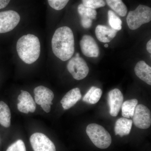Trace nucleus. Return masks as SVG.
Returning <instances> with one entry per match:
<instances>
[{"mask_svg":"<svg viewBox=\"0 0 151 151\" xmlns=\"http://www.w3.org/2000/svg\"><path fill=\"white\" fill-rule=\"evenodd\" d=\"M104 46H105V47H108V44H105V45H104Z\"/></svg>","mask_w":151,"mask_h":151,"instance_id":"obj_28","label":"nucleus"},{"mask_svg":"<svg viewBox=\"0 0 151 151\" xmlns=\"http://www.w3.org/2000/svg\"><path fill=\"white\" fill-rule=\"evenodd\" d=\"M136 75L149 85H151V68L143 60L138 62L134 68Z\"/></svg>","mask_w":151,"mask_h":151,"instance_id":"obj_16","label":"nucleus"},{"mask_svg":"<svg viewBox=\"0 0 151 151\" xmlns=\"http://www.w3.org/2000/svg\"><path fill=\"white\" fill-rule=\"evenodd\" d=\"M70 59L67 64V69L73 78L81 80L86 77L89 73V67L79 53H76L75 56Z\"/></svg>","mask_w":151,"mask_h":151,"instance_id":"obj_5","label":"nucleus"},{"mask_svg":"<svg viewBox=\"0 0 151 151\" xmlns=\"http://www.w3.org/2000/svg\"><path fill=\"white\" fill-rule=\"evenodd\" d=\"M132 118L135 126L139 129H148L151 126V112L145 105H137Z\"/></svg>","mask_w":151,"mask_h":151,"instance_id":"obj_8","label":"nucleus"},{"mask_svg":"<svg viewBox=\"0 0 151 151\" xmlns=\"http://www.w3.org/2000/svg\"><path fill=\"white\" fill-rule=\"evenodd\" d=\"M51 45L55 55L62 61L71 58L75 50L74 35L71 29L66 26L57 29L52 39Z\"/></svg>","mask_w":151,"mask_h":151,"instance_id":"obj_1","label":"nucleus"},{"mask_svg":"<svg viewBox=\"0 0 151 151\" xmlns=\"http://www.w3.org/2000/svg\"><path fill=\"white\" fill-rule=\"evenodd\" d=\"M133 121L126 118H121L117 120L115 124V134L121 137L127 136L130 134L132 129Z\"/></svg>","mask_w":151,"mask_h":151,"instance_id":"obj_17","label":"nucleus"},{"mask_svg":"<svg viewBox=\"0 0 151 151\" xmlns=\"http://www.w3.org/2000/svg\"><path fill=\"white\" fill-rule=\"evenodd\" d=\"M138 103V100L136 99L128 100L123 103L122 106V116L127 119L133 117Z\"/></svg>","mask_w":151,"mask_h":151,"instance_id":"obj_20","label":"nucleus"},{"mask_svg":"<svg viewBox=\"0 0 151 151\" xmlns=\"http://www.w3.org/2000/svg\"><path fill=\"white\" fill-rule=\"evenodd\" d=\"M83 5L93 9L103 7L105 6L104 0H82Z\"/></svg>","mask_w":151,"mask_h":151,"instance_id":"obj_23","label":"nucleus"},{"mask_svg":"<svg viewBox=\"0 0 151 151\" xmlns=\"http://www.w3.org/2000/svg\"><path fill=\"white\" fill-rule=\"evenodd\" d=\"M107 4L121 17H125L127 13V6L122 0H106Z\"/></svg>","mask_w":151,"mask_h":151,"instance_id":"obj_21","label":"nucleus"},{"mask_svg":"<svg viewBox=\"0 0 151 151\" xmlns=\"http://www.w3.org/2000/svg\"><path fill=\"white\" fill-rule=\"evenodd\" d=\"M95 35L100 42L107 43L116 37L117 32L112 28L103 25H97L95 29Z\"/></svg>","mask_w":151,"mask_h":151,"instance_id":"obj_15","label":"nucleus"},{"mask_svg":"<svg viewBox=\"0 0 151 151\" xmlns=\"http://www.w3.org/2000/svg\"><path fill=\"white\" fill-rule=\"evenodd\" d=\"M102 93V90L100 88L92 86L85 94L82 100L84 102L89 104H96L100 100Z\"/></svg>","mask_w":151,"mask_h":151,"instance_id":"obj_19","label":"nucleus"},{"mask_svg":"<svg viewBox=\"0 0 151 151\" xmlns=\"http://www.w3.org/2000/svg\"><path fill=\"white\" fill-rule=\"evenodd\" d=\"M17 50L20 59L27 64H32L38 59L40 54L39 39L34 35L22 36L18 40Z\"/></svg>","mask_w":151,"mask_h":151,"instance_id":"obj_2","label":"nucleus"},{"mask_svg":"<svg viewBox=\"0 0 151 151\" xmlns=\"http://www.w3.org/2000/svg\"><path fill=\"white\" fill-rule=\"evenodd\" d=\"M123 101L124 96L119 89H113L108 93V104L111 116L116 117L118 116L122 108Z\"/></svg>","mask_w":151,"mask_h":151,"instance_id":"obj_11","label":"nucleus"},{"mask_svg":"<svg viewBox=\"0 0 151 151\" xmlns=\"http://www.w3.org/2000/svg\"><path fill=\"white\" fill-rule=\"evenodd\" d=\"M6 151H26V149L23 141L19 139L11 145Z\"/></svg>","mask_w":151,"mask_h":151,"instance_id":"obj_25","label":"nucleus"},{"mask_svg":"<svg viewBox=\"0 0 151 151\" xmlns=\"http://www.w3.org/2000/svg\"><path fill=\"white\" fill-rule=\"evenodd\" d=\"M34 92L36 103L40 105L45 112L49 113L54 97L52 91L45 86H40L36 87Z\"/></svg>","mask_w":151,"mask_h":151,"instance_id":"obj_6","label":"nucleus"},{"mask_svg":"<svg viewBox=\"0 0 151 151\" xmlns=\"http://www.w3.org/2000/svg\"><path fill=\"white\" fill-rule=\"evenodd\" d=\"M80 45L81 51L85 56L90 58H97L99 56V47L91 36L84 35L80 41Z\"/></svg>","mask_w":151,"mask_h":151,"instance_id":"obj_10","label":"nucleus"},{"mask_svg":"<svg viewBox=\"0 0 151 151\" xmlns=\"http://www.w3.org/2000/svg\"><path fill=\"white\" fill-rule=\"evenodd\" d=\"M20 21V16L14 10L0 12V34L9 32L13 30Z\"/></svg>","mask_w":151,"mask_h":151,"instance_id":"obj_7","label":"nucleus"},{"mask_svg":"<svg viewBox=\"0 0 151 151\" xmlns=\"http://www.w3.org/2000/svg\"><path fill=\"white\" fill-rule=\"evenodd\" d=\"M21 93L19 95L18 100L19 102L17 104L18 109L21 113L27 114L33 113L35 111L36 103L32 96L27 91L21 90Z\"/></svg>","mask_w":151,"mask_h":151,"instance_id":"obj_12","label":"nucleus"},{"mask_svg":"<svg viewBox=\"0 0 151 151\" xmlns=\"http://www.w3.org/2000/svg\"><path fill=\"white\" fill-rule=\"evenodd\" d=\"M30 142L34 151H56L54 143L42 133L33 134Z\"/></svg>","mask_w":151,"mask_h":151,"instance_id":"obj_9","label":"nucleus"},{"mask_svg":"<svg viewBox=\"0 0 151 151\" xmlns=\"http://www.w3.org/2000/svg\"><path fill=\"white\" fill-rule=\"evenodd\" d=\"M11 0H0V9L5 8L9 4Z\"/></svg>","mask_w":151,"mask_h":151,"instance_id":"obj_26","label":"nucleus"},{"mask_svg":"<svg viewBox=\"0 0 151 151\" xmlns=\"http://www.w3.org/2000/svg\"><path fill=\"white\" fill-rule=\"evenodd\" d=\"M86 133L93 144L98 148H108L112 142V138L104 127L96 124H89Z\"/></svg>","mask_w":151,"mask_h":151,"instance_id":"obj_3","label":"nucleus"},{"mask_svg":"<svg viewBox=\"0 0 151 151\" xmlns=\"http://www.w3.org/2000/svg\"><path fill=\"white\" fill-rule=\"evenodd\" d=\"M151 20V8L143 5L138 6L135 10L130 11L127 18L128 27L132 30L137 29Z\"/></svg>","mask_w":151,"mask_h":151,"instance_id":"obj_4","label":"nucleus"},{"mask_svg":"<svg viewBox=\"0 0 151 151\" xmlns=\"http://www.w3.org/2000/svg\"><path fill=\"white\" fill-rule=\"evenodd\" d=\"M147 50L149 53H151V40H150L147 44Z\"/></svg>","mask_w":151,"mask_h":151,"instance_id":"obj_27","label":"nucleus"},{"mask_svg":"<svg viewBox=\"0 0 151 151\" xmlns=\"http://www.w3.org/2000/svg\"><path fill=\"white\" fill-rule=\"evenodd\" d=\"M49 5L56 10H62L67 4L69 0H47Z\"/></svg>","mask_w":151,"mask_h":151,"instance_id":"obj_24","label":"nucleus"},{"mask_svg":"<svg viewBox=\"0 0 151 151\" xmlns=\"http://www.w3.org/2000/svg\"><path fill=\"white\" fill-rule=\"evenodd\" d=\"M11 113L8 105L2 101H0V124L5 128L11 125Z\"/></svg>","mask_w":151,"mask_h":151,"instance_id":"obj_18","label":"nucleus"},{"mask_svg":"<svg viewBox=\"0 0 151 151\" xmlns=\"http://www.w3.org/2000/svg\"><path fill=\"white\" fill-rule=\"evenodd\" d=\"M108 23L111 28L117 32L122 29V20L113 11H108Z\"/></svg>","mask_w":151,"mask_h":151,"instance_id":"obj_22","label":"nucleus"},{"mask_svg":"<svg viewBox=\"0 0 151 151\" xmlns=\"http://www.w3.org/2000/svg\"><path fill=\"white\" fill-rule=\"evenodd\" d=\"M78 12L81 17L82 26L85 29L91 27L92 20L96 18L97 16V12L95 9L87 7L81 4L78 6Z\"/></svg>","mask_w":151,"mask_h":151,"instance_id":"obj_13","label":"nucleus"},{"mask_svg":"<svg viewBox=\"0 0 151 151\" xmlns=\"http://www.w3.org/2000/svg\"><path fill=\"white\" fill-rule=\"evenodd\" d=\"M81 97L80 89L73 88L65 94L60 103L64 110H68L74 106L81 99Z\"/></svg>","mask_w":151,"mask_h":151,"instance_id":"obj_14","label":"nucleus"}]
</instances>
